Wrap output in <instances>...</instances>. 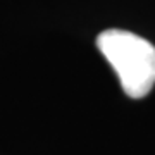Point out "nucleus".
<instances>
[{
    "instance_id": "nucleus-1",
    "label": "nucleus",
    "mask_w": 155,
    "mask_h": 155,
    "mask_svg": "<svg viewBox=\"0 0 155 155\" xmlns=\"http://www.w3.org/2000/svg\"><path fill=\"white\" fill-rule=\"evenodd\" d=\"M97 47L116 71L124 93L143 98L155 84V47L148 40L124 29H105Z\"/></svg>"
}]
</instances>
